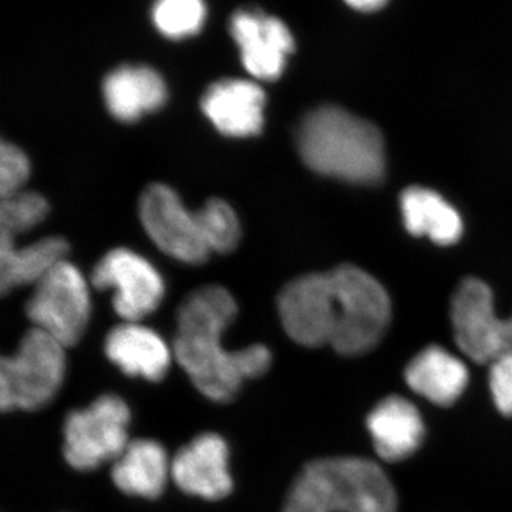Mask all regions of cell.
Listing matches in <instances>:
<instances>
[{"mask_svg":"<svg viewBox=\"0 0 512 512\" xmlns=\"http://www.w3.org/2000/svg\"><path fill=\"white\" fill-rule=\"evenodd\" d=\"M49 202L39 192L20 191L0 200V248L18 244L20 237L42 224Z\"/></svg>","mask_w":512,"mask_h":512,"instance_id":"22","label":"cell"},{"mask_svg":"<svg viewBox=\"0 0 512 512\" xmlns=\"http://www.w3.org/2000/svg\"><path fill=\"white\" fill-rule=\"evenodd\" d=\"M404 227L414 237H426L436 244H456L463 235V221L456 208L439 192L410 187L400 197Z\"/></svg>","mask_w":512,"mask_h":512,"instance_id":"20","label":"cell"},{"mask_svg":"<svg viewBox=\"0 0 512 512\" xmlns=\"http://www.w3.org/2000/svg\"><path fill=\"white\" fill-rule=\"evenodd\" d=\"M279 318L289 338L305 348L332 342L333 288L329 272L296 278L278 298Z\"/></svg>","mask_w":512,"mask_h":512,"instance_id":"11","label":"cell"},{"mask_svg":"<svg viewBox=\"0 0 512 512\" xmlns=\"http://www.w3.org/2000/svg\"><path fill=\"white\" fill-rule=\"evenodd\" d=\"M350 8L359 10V12H376L382 9L389 0H345Z\"/></svg>","mask_w":512,"mask_h":512,"instance_id":"27","label":"cell"},{"mask_svg":"<svg viewBox=\"0 0 512 512\" xmlns=\"http://www.w3.org/2000/svg\"><path fill=\"white\" fill-rule=\"evenodd\" d=\"M67 254L69 244L59 237L0 248V296L22 286L35 285L53 266L67 259Z\"/></svg>","mask_w":512,"mask_h":512,"instance_id":"21","label":"cell"},{"mask_svg":"<svg viewBox=\"0 0 512 512\" xmlns=\"http://www.w3.org/2000/svg\"><path fill=\"white\" fill-rule=\"evenodd\" d=\"M234 296L222 286H204L188 295L178 309L173 353L198 392L215 403H228L245 380L264 376L271 350L252 345L228 350L222 335L237 318Z\"/></svg>","mask_w":512,"mask_h":512,"instance_id":"1","label":"cell"},{"mask_svg":"<svg viewBox=\"0 0 512 512\" xmlns=\"http://www.w3.org/2000/svg\"><path fill=\"white\" fill-rule=\"evenodd\" d=\"M66 370L62 343L30 329L15 355H0V412H33L47 406L59 393Z\"/></svg>","mask_w":512,"mask_h":512,"instance_id":"4","label":"cell"},{"mask_svg":"<svg viewBox=\"0 0 512 512\" xmlns=\"http://www.w3.org/2000/svg\"><path fill=\"white\" fill-rule=\"evenodd\" d=\"M490 389L498 412L512 417V355L491 363Z\"/></svg>","mask_w":512,"mask_h":512,"instance_id":"26","label":"cell"},{"mask_svg":"<svg viewBox=\"0 0 512 512\" xmlns=\"http://www.w3.org/2000/svg\"><path fill=\"white\" fill-rule=\"evenodd\" d=\"M140 217L148 237L165 254L185 264L207 261L211 252L202 238L197 215L185 208L173 188L150 185L141 195Z\"/></svg>","mask_w":512,"mask_h":512,"instance_id":"9","label":"cell"},{"mask_svg":"<svg viewBox=\"0 0 512 512\" xmlns=\"http://www.w3.org/2000/svg\"><path fill=\"white\" fill-rule=\"evenodd\" d=\"M26 315L33 328L62 343L64 348L76 345L92 315L89 284L82 272L67 259L53 266L33 285Z\"/></svg>","mask_w":512,"mask_h":512,"instance_id":"6","label":"cell"},{"mask_svg":"<svg viewBox=\"0 0 512 512\" xmlns=\"http://www.w3.org/2000/svg\"><path fill=\"white\" fill-rule=\"evenodd\" d=\"M130 407L116 394H103L74 410L63 427V456L74 470L92 471L116 460L130 443Z\"/></svg>","mask_w":512,"mask_h":512,"instance_id":"7","label":"cell"},{"mask_svg":"<svg viewBox=\"0 0 512 512\" xmlns=\"http://www.w3.org/2000/svg\"><path fill=\"white\" fill-rule=\"evenodd\" d=\"M229 32L249 74L259 80L281 77L295 47L291 30L282 20L262 10L241 9L232 16Z\"/></svg>","mask_w":512,"mask_h":512,"instance_id":"12","label":"cell"},{"mask_svg":"<svg viewBox=\"0 0 512 512\" xmlns=\"http://www.w3.org/2000/svg\"><path fill=\"white\" fill-rule=\"evenodd\" d=\"M265 93L251 80L225 79L208 87L201 106L215 128L228 137H251L264 127Z\"/></svg>","mask_w":512,"mask_h":512,"instance_id":"14","label":"cell"},{"mask_svg":"<svg viewBox=\"0 0 512 512\" xmlns=\"http://www.w3.org/2000/svg\"><path fill=\"white\" fill-rule=\"evenodd\" d=\"M103 96L114 119L134 123L164 106L167 86L163 77L151 67L126 64L106 77Z\"/></svg>","mask_w":512,"mask_h":512,"instance_id":"17","label":"cell"},{"mask_svg":"<svg viewBox=\"0 0 512 512\" xmlns=\"http://www.w3.org/2000/svg\"><path fill=\"white\" fill-rule=\"evenodd\" d=\"M367 430L376 453L389 463L412 457L426 436L419 409L402 396H389L377 404L367 417Z\"/></svg>","mask_w":512,"mask_h":512,"instance_id":"16","label":"cell"},{"mask_svg":"<svg viewBox=\"0 0 512 512\" xmlns=\"http://www.w3.org/2000/svg\"><path fill=\"white\" fill-rule=\"evenodd\" d=\"M451 323L458 348L473 362L491 363L512 355V316L498 318L490 286L467 278L451 299Z\"/></svg>","mask_w":512,"mask_h":512,"instance_id":"8","label":"cell"},{"mask_svg":"<svg viewBox=\"0 0 512 512\" xmlns=\"http://www.w3.org/2000/svg\"><path fill=\"white\" fill-rule=\"evenodd\" d=\"M343 302L332 346L339 355H366L382 342L392 320V303L382 284L355 265L333 269Z\"/></svg>","mask_w":512,"mask_h":512,"instance_id":"5","label":"cell"},{"mask_svg":"<svg viewBox=\"0 0 512 512\" xmlns=\"http://www.w3.org/2000/svg\"><path fill=\"white\" fill-rule=\"evenodd\" d=\"M30 173L32 165L25 151L0 137V200L25 190Z\"/></svg>","mask_w":512,"mask_h":512,"instance_id":"25","label":"cell"},{"mask_svg":"<svg viewBox=\"0 0 512 512\" xmlns=\"http://www.w3.org/2000/svg\"><path fill=\"white\" fill-rule=\"evenodd\" d=\"M93 285L114 291L113 305L126 322H140L164 298V282L156 268L130 249H113L96 265Z\"/></svg>","mask_w":512,"mask_h":512,"instance_id":"10","label":"cell"},{"mask_svg":"<svg viewBox=\"0 0 512 512\" xmlns=\"http://www.w3.org/2000/svg\"><path fill=\"white\" fill-rule=\"evenodd\" d=\"M171 478L185 494L218 501L231 494L229 447L217 433H204L181 448L171 460Z\"/></svg>","mask_w":512,"mask_h":512,"instance_id":"13","label":"cell"},{"mask_svg":"<svg viewBox=\"0 0 512 512\" xmlns=\"http://www.w3.org/2000/svg\"><path fill=\"white\" fill-rule=\"evenodd\" d=\"M158 32L181 40L197 35L207 19L205 0H157L151 12Z\"/></svg>","mask_w":512,"mask_h":512,"instance_id":"23","label":"cell"},{"mask_svg":"<svg viewBox=\"0 0 512 512\" xmlns=\"http://www.w3.org/2000/svg\"><path fill=\"white\" fill-rule=\"evenodd\" d=\"M296 143L303 163L326 177L376 185L386 173L379 128L340 107L322 106L306 114L296 131Z\"/></svg>","mask_w":512,"mask_h":512,"instance_id":"2","label":"cell"},{"mask_svg":"<svg viewBox=\"0 0 512 512\" xmlns=\"http://www.w3.org/2000/svg\"><path fill=\"white\" fill-rule=\"evenodd\" d=\"M404 379L410 389L437 406H451L460 399L468 384L463 360L440 346L421 350L406 367Z\"/></svg>","mask_w":512,"mask_h":512,"instance_id":"19","label":"cell"},{"mask_svg":"<svg viewBox=\"0 0 512 512\" xmlns=\"http://www.w3.org/2000/svg\"><path fill=\"white\" fill-rule=\"evenodd\" d=\"M197 215L198 227L210 252L228 254L241 239V225L231 205L222 200H210Z\"/></svg>","mask_w":512,"mask_h":512,"instance_id":"24","label":"cell"},{"mask_svg":"<svg viewBox=\"0 0 512 512\" xmlns=\"http://www.w3.org/2000/svg\"><path fill=\"white\" fill-rule=\"evenodd\" d=\"M104 352L124 375L160 382L173 362V350L153 329L138 322H124L110 330Z\"/></svg>","mask_w":512,"mask_h":512,"instance_id":"15","label":"cell"},{"mask_svg":"<svg viewBox=\"0 0 512 512\" xmlns=\"http://www.w3.org/2000/svg\"><path fill=\"white\" fill-rule=\"evenodd\" d=\"M284 512H397V494L373 461L319 458L293 481Z\"/></svg>","mask_w":512,"mask_h":512,"instance_id":"3","label":"cell"},{"mask_svg":"<svg viewBox=\"0 0 512 512\" xmlns=\"http://www.w3.org/2000/svg\"><path fill=\"white\" fill-rule=\"evenodd\" d=\"M113 483L127 495L157 498L171 478V460L156 440H131L111 467Z\"/></svg>","mask_w":512,"mask_h":512,"instance_id":"18","label":"cell"}]
</instances>
